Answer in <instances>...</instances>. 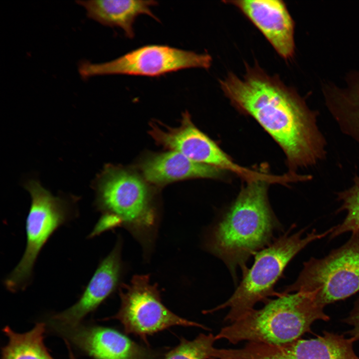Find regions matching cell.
<instances>
[{
	"instance_id": "9c48e42d",
	"label": "cell",
	"mask_w": 359,
	"mask_h": 359,
	"mask_svg": "<svg viewBox=\"0 0 359 359\" xmlns=\"http://www.w3.org/2000/svg\"><path fill=\"white\" fill-rule=\"evenodd\" d=\"M119 290L120 307L110 318L118 320L127 334L145 340L147 336L175 326L207 329L167 308L162 302L157 285L150 284L149 275L134 276L129 284H121Z\"/></svg>"
},
{
	"instance_id": "4fadbf2b",
	"label": "cell",
	"mask_w": 359,
	"mask_h": 359,
	"mask_svg": "<svg viewBox=\"0 0 359 359\" xmlns=\"http://www.w3.org/2000/svg\"><path fill=\"white\" fill-rule=\"evenodd\" d=\"M240 11L259 29L285 60L294 55L295 22L281 0H224Z\"/></svg>"
},
{
	"instance_id": "ac0fdd59",
	"label": "cell",
	"mask_w": 359,
	"mask_h": 359,
	"mask_svg": "<svg viewBox=\"0 0 359 359\" xmlns=\"http://www.w3.org/2000/svg\"><path fill=\"white\" fill-rule=\"evenodd\" d=\"M46 325L37 323L30 330L19 333L8 326L2 332L7 343L1 349V359H55L45 345Z\"/></svg>"
},
{
	"instance_id": "7402d4cb",
	"label": "cell",
	"mask_w": 359,
	"mask_h": 359,
	"mask_svg": "<svg viewBox=\"0 0 359 359\" xmlns=\"http://www.w3.org/2000/svg\"><path fill=\"white\" fill-rule=\"evenodd\" d=\"M64 341L66 345V347L68 349L69 359H76L75 356H74V355L71 350L70 344L66 341Z\"/></svg>"
},
{
	"instance_id": "d6986e66",
	"label": "cell",
	"mask_w": 359,
	"mask_h": 359,
	"mask_svg": "<svg viewBox=\"0 0 359 359\" xmlns=\"http://www.w3.org/2000/svg\"><path fill=\"white\" fill-rule=\"evenodd\" d=\"M336 194L341 203L337 212L344 211L346 215L341 223L333 227L330 238L346 232L359 231V176L355 175L351 186Z\"/></svg>"
},
{
	"instance_id": "277c9868",
	"label": "cell",
	"mask_w": 359,
	"mask_h": 359,
	"mask_svg": "<svg viewBox=\"0 0 359 359\" xmlns=\"http://www.w3.org/2000/svg\"><path fill=\"white\" fill-rule=\"evenodd\" d=\"M305 229L289 234V232L276 239L257 252L250 269L242 272V279L231 296L224 303L205 311L212 313L228 308L224 321L231 323L254 309L259 302L264 303L270 297L280 296L274 286L291 260L311 243L330 235L332 228L319 233L315 229L304 235Z\"/></svg>"
},
{
	"instance_id": "5b68a950",
	"label": "cell",
	"mask_w": 359,
	"mask_h": 359,
	"mask_svg": "<svg viewBox=\"0 0 359 359\" xmlns=\"http://www.w3.org/2000/svg\"><path fill=\"white\" fill-rule=\"evenodd\" d=\"M97 204L114 228H125L141 244L145 255L151 252L160 219L141 178L124 170L109 168L100 181Z\"/></svg>"
},
{
	"instance_id": "44dd1931",
	"label": "cell",
	"mask_w": 359,
	"mask_h": 359,
	"mask_svg": "<svg viewBox=\"0 0 359 359\" xmlns=\"http://www.w3.org/2000/svg\"><path fill=\"white\" fill-rule=\"evenodd\" d=\"M344 322L351 327L349 331L351 337L356 341L359 340V298L355 303L354 306Z\"/></svg>"
},
{
	"instance_id": "ffe728a7",
	"label": "cell",
	"mask_w": 359,
	"mask_h": 359,
	"mask_svg": "<svg viewBox=\"0 0 359 359\" xmlns=\"http://www.w3.org/2000/svg\"><path fill=\"white\" fill-rule=\"evenodd\" d=\"M216 336L200 334L192 340L184 338L164 359H213Z\"/></svg>"
},
{
	"instance_id": "30bf717a",
	"label": "cell",
	"mask_w": 359,
	"mask_h": 359,
	"mask_svg": "<svg viewBox=\"0 0 359 359\" xmlns=\"http://www.w3.org/2000/svg\"><path fill=\"white\" fill-rule=\"evenodd\" d=\"M353 337L325 332L311 339L281 344L247 343L239 351L240 359H359Z\"/></svg>"
},
{
	"instance_id": "5bb4252c",
	"label": "cell",
	"mask_w": 359,
	"mask_h": 359,
	"mask_svg": "<svg viewBox=\"0 0 359 359\" xmlns=\"http://www.w3.org/2000/svg\"><path fill=\"white\" fill-rule=\"evenodd\" d=\"M52 328L64 340L94 359H148L149 357L145 349L113 329L82 324Z\"/></svg>"
},
{
	"instance_id": "2e32d148",
	"label": "cell",
	"mask_w": 359,
	"mask_h": 359,
	"mask_svg": "<svg viewBox=\"0 0 359 359\" xmlns=\"http://www.w3.org/2000/svg\"><path fill=\"white\" fill-rule=\"evenodd\" d=\"M325 105L341 131L359 145V70L349 72L345 85L323 81Z\"/></svg>"
},
{
	"instance_id": "9a60e30c",
	"label": "cell",
	"mask_w": 359,
	"mask_h": 359,
	"mask_svg": "<svg viewBox=\"0 0 359 359\" xmlns=\"http://www.w3.org/2000/svg\"><path fill=\"white\" fill-rule=\"evenodd\" d=\"M141 170L148 181L159 185L191 178L220 179L225 172L174 151L148 156L142 162Z\"/></svg>"
},
{
	"instance_id": "e0dca14e",
	"label": "cell",
	"mask_w": 359,
	"mask_h": 359,
	"mask_svg": "<svg viewBox=\"0 0 359 359\" xmlns=\"http://www.w3.org/2000/svg\"><path fill=\"white\" fill-rule=\"evenodd\" d=\"M87 16L104 25L122 29L129 38L134 37L133 25L137 17L146 14L158 20L152 8L158 4L155 0H78Z\"/></svg>"
},
{
	"instance_id": "8992f818",
	"label": "cell",
	"mask_w": 359,
	"mask_h": 359,
	"mask_svg": "<svg viewBox=\"0 0 359 359\" xmlns=\"http://www.w3.org/2000/svg\"><path fill=\"white\" fill-rule=\"evenodd\" d=\"M311 294L325 307L359 291V231L327 256L311 258L303 264L297 279L282 292Z\"/></svg>"
},
{
	"instance_id": "ba28073f",
	"label": "cell",
	"mask_w": 359,
	"mask_h": 359,
	"mask_svg": "<svg viewBox=\"0 0 359 359\" xmlns=\"http://www.w3.org/2000/svg\"><path fill=\"white\" fill-rule=\"evenodd\" d=\"M212 58L166 45H147L103 63L81 62L78 71L83 79L108 75L156 77L188 68L208 69Z\"/></svg>"
},
{
	"instance_id": "6da1fadb",
	"label": "cell",
	"mask_w": 359,
	"mask_h": 359,
	"mask_svg": "<svg viewBox=\"0 0 359 359\" xmlns=\"http://www.w3.org/2000/svg\"><path fill=\"white\" fill-rule=\"evenodd\" d=\"M245 69L242 78L228 73L219 80L220 87L233 106L253 117L280 146L289 172L297 174L325 160L327 142L318 125L319 112L257 63H245Z\"/></svg>"
},
{
	"instance_id": "8fae6325",
	"label": "cell",
	"mask_w": 359,
	"mask_h": 359,
	"mask_svg": "<svg viewBox=\"0 0 359 359\" xmlns=\"http://www.w3.org/2000/svg\"><path fill=\"white\" fill-rule=\"evenodd\" d=\"M149 133L157 144L178 152L194 162L229 171L231 159L193 124L187 111L182 114L180 125L171 128L159 123L151 124Z\"/></svg>"
},
{
	"instance_id": "52a82bcc",
	"label": "cell",
	"mask_w": 359,
	"mask_h": 359,
	"mask_svg": "<svg viewBox=\"0 0 359 359\" xmlns=\"http://www.w3.org/2000/svg\"><path fill=\"white\" fill-rule=\"evenodd\" d=\"M31 204L26 219V245L20 261L5 278L11 292L24 290L31 281L33 269L42 248L52 234L75 215L64 200L52 195L38 183L27 185Z\"/></svg>"
},
{
	"instance_id": "7a4b0ae2",
	"label": "cell",
	"mask_w": 359,
	"mask_h": 359,
	"mask_svg": "<svg viewBox=\"0 0 359 359\" xmlns=\"http://www.w3.org/2000/svg\"><path fill=\"white\" fill-rule=\"evenodd\" d=\"M269 183L247 181L206 239V249L223 261L235 282L238 267L245 271L249 258L270 244L279 227L268 199Z\"/></svg>"
},
{
	"instance_id": "7c38bea8",
	"label": "cell",
	"mask_w": 359,
	"mask_h": 359,
	"mask_svg": "<svg viewBox=\"0 0 359 359\" xmlns=\"http://www.w3.org/2000/svg\"><path fill=\"white\" fill-rule=\"evenodd\" d=\"M121 249L120 238L111 252L100 262L76 303L51 317V327H72L81 324L89 314L119 288L123 270Z\"/></svg>"
},
{
	"instance_id": "3957f363",
	"label": "cell",
	"mask_w": 359,
	"mask_h": 359,
	"mask_svg": "<svg viewBox=\"0 0 359 359\" xmlns=\"http://www.w3.org/2000/svg\"><path fill=\"white\" fill-rule=\"evenodd\" d=\"M270 299L260 309L222 328L215 335L235 345L242 341L281 345L298 339L311 331L317 320L327 321L324 307L312 295L302 291L284 293Z\"/></svg>"
}]
</instances>
